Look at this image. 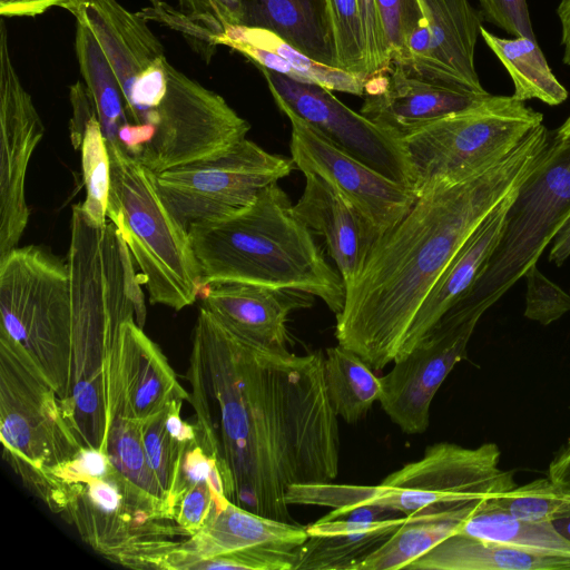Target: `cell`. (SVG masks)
<instances>
[{
  "mask_svg": "<svg viewBox=\"0 0 570 570\" xmlns=\"http://www.w3.org/2000/svg\"><path fill=\"white\" fill-rule=\"evenodd\" d=\"M186 380L198 441L233 503L293 522L288 487L336 479L338 416L320 351L297 355L263 344L202 306Z\"/></svg>",
  "mask_w": 570,
  "mask_h": 570,
  "instance_id": "cell-1",
  "label": "cell"
},
{
  "mask_svg": "<svg viewBox=\"0 0 570 570\" xmlns=\"http://www.w3.org/2000/svg\"><path fill=\"white\" fill-rule=\"evenodd\" d=\"M551 138L541 124L505 157L478 174L417 196L373 246L345 291L337 343L373 371L394 362L426 295L469 236L539 165Z\"/></svg>",
  "mask_w": 570,
  "mask_h": 570,
  "instance_id": "cell-2",
  "label": "cell"
},
{
  "mask_svg": "<svg viewBox=\"0 0 570 570\" xmlns=\"http://www.w3.org/2000/svg\"><path fill=\"white\" fill-rule=\"evenodd\" d=\"M203 285L237 282L321 298L337 315L345 302L338 271L277 183L244 209L188 228Z\"/></svg>",
  "mask_w": 570,
  "mask_h": 570,
  "instance_id": "cell-3",
  "label": "cell"
},
{
  "mask_svg": "<svg viewBox=\"0 0 570 570\" xmlns=\"http://www.w3.org/2000/svg\"><path fill=\"white\" fill-rule=\"evenodd\" d=\"M42 502L98 554L127 568L151 569L185 538L169 504L135 485L100 450L82 446L51 471Z\"/></svg>",
  "mask_w": 570,
  "mask_h": 570,
  "instance_id": "cell-4",
  "label": "cell"
},
{
  "mask_svg": "<svg viewBox=\"0 0 570 570\" xmlns=\"http://www.w3.org/2000/svg\"><path fill=\"white\" fill-rule=\"evenodd\" d=\"M500 458L495 443L464 448L439 442L429 445L420 460L404 464L380 484H292L285 499L288 505L332 508L321 520L336 519L363 505L411 515L429 508L484 501L511 491L518 485L514 472L502 469Z\"/></svg>",
  "mask_w": 570,
  "mask_h": 570,
  "instance_id": "cell-5",
  "label": "cell"
},
{
  "mask_svg": "<svg viewBox=\"0 0 570 570\" xmlns=\"http://www.w3.org/2000/svg\"><path fill=\"white\" fill-rule=\"evenodd\" d=\"M111 166L107 217L125 243L149 301L175 311L195 303L204 288L188 230L165 205L156 174L119 142H108Z\"/></svg>",
  "mask_w": 570,
  "mask_h": 570,
  "instance_id": "cell-6",
  "label": "cell"
},
{
  "mask_svg": "<svg viewBox=\"0 0 570 570\" xmlns=\"http://www.w3.org/2000/svg\"><path fill=\"white\" fill-rule=\"evenodd\" d=\"M0 439L2 456L43 501L51 471L82 448L61 400L26 348L0 327Z\"/></svg>",
  "mask_w": 570,
  "mask_h": 570,
  "instance_id": "cell-7",
  "label": "cell"
},
{
  "mask_svg": "<svg viewBox=\"0 0 570 570\" xmlns=\"http://www.w3.org/2000/svg\"><path fill=\"white\" fill-rule=\"evenodd\" d=\"M2 327L20 343L57 391L69 393L72 316L67 262L38 245L0 256Z\"/></svg>",
  "mask_w": 570,
  "mask_h": 570,
  "instance_id": "cell-8",
  "label": "cell"
},
{
  "mask_svg": "<svg viewBox=\"0 0 570 570\" xmlns=\"http://www.w3.org/2000/svg\"><path fill=\"white\" fill-rule=\"evenodd\" d=\"M543 115L513 96L478 104L403 137L416 196L460 183L505 157Z\"/></svg>",
  "mask_w": 570,
  "mask_h": 570,
  "instance_id": "cell-9",
  "label": "cell"
},
{
  "mask_svg": "<svg viewBox=\"0 0 570 570\" xmlns=\"http://www.w3.org/2000/svg\"><path fill=\"white\" fill-rule=\"evenodd\" d=\"M569 216L570 139L553 137L539 165L518 187L492 255L458 304L491 307L537 264Z\"/></svg>",
  "mask_w": 570,
  "mask_h": 570,
  "instance_id": "cell-10",
  "label": "cell"
},
{
  "mask_svg": "<svg viewBox=\"0 0 570 570\" xmlns=\"http://www.w3.org/2000/svg\"><path fill=\"white\" fill-rule=\"evenodd\" d=\"M295 165L245 138L227 151L156 174L165 205L188 230L250 205L258 194L287 177Z\"/></svg>",
  "mask_w": 570,
  "mask_h": 570,
  "instance_id": "cell-11",
  "label": "cell"
},
{
  "mask_svg": "<svg viewBox=\"0 0 570 570\" xmlns=\"http://www.w3.org/2000/svg\"><path fill=\"white\" fill-rule=\"evenodd\" d=\"M157 115L156 134L136 158L154 174L218 156L250 129L222 96L171 65Z\"/></svg>",
  "mask_w": 570,
  "mask_h": 570,
  "instance_id": "cell-12",
  "label": "cell"
},
{
  "mask_svg": "<svg viewBox=\"0 0 570 570\" xmlns=\"http://www.w3.org/2000/svg\"><path fill=\"white\" fill-rule=\"evenodd\" d=\"M485 311L454 305L380 377L379 402L404 433L420 434L428 430L432 400L453 367L466 357L469 341Z\"/></svg>",
  "mask_w": 570,
  "mask_h": 570,
  "instance_id": "cell-13",
  "label": "cell"
},
{
  "mask_svg": "<svg viewBox=\"0 0 570 570\" xmlns=\"http://www.w3.org/2000/svg\"><path fill=\"white\" fill-rule=\"evenodd\" d=\"M259 70L281 111H292L348 155L414 190V173L401 136L352 110L328 89Z\"/></svg>",
  "mask_w": 570,
  "mask_h": 570,
  "instance_id": "cell-14",
  "label": "cell"
},
{
  "mask_svg": "<svg viewBox=\"0 0 570 570\" xmlns=\"http://www.w3.org/2000/svg\"><path fill=\"white\" fill-rule=\"evenodd\" d=\"M45 135L43 122L13 66L0 23V256L16 247L29 222L27 170Z\"/></svg>",
  "mask_w": 570,
  "mask_h": 570,
  "instance_id": "cell-15",
  "label": "cell"
},
{
  "mask_svg": "<svg viewBox=\"0 0 570 570\" xmlns=\"http://www.w3.org/2000/svg\"><path fill=\"white\" fill-rule=\"evenodd\" d=\"M291 154L303 174H315L333 185L379 230L393 228L411 209L417 196L348 155L318 129L289 110Z\"/></svg>",
  "mask_w": 570,
  "mask_h": 570,
  "instance_id": "cell-16",
  "label": "cell"
},
{
  "mask_svg": "<svg viewBox=\"0 0 570 570\" xmlns=\"http://www.w3.org/2000/svg\"><path fill=\"white\" fill-rule=\"evenodd\" d=\"M307 538L305 527L257 514L230 501L202 530L157 558L151 569H217L220 561L249 550L294 551Z\"/></svg>",
  "mask_w": 570,
  "mask_h": 570,
  "instance_id": "cell-17",
  "label": "cell"
},
{
  "mask_svg": "<svg viewBox=\"0 0 570 570\" xmlns=\"http://www.w3.org/2000/svg\"><path fill=\"white\" fill-rule=\"evenodd\" d=\"M488 95L429 79L391 61L365 81L360 112L403 138L478 104Z\"/></svg>",
  "mask_w": 570,
  "mask_h": 570,
  "instance_id": "cell-18",
  "label": "cell"
},
{
  "mask_svg": "<svg viewBox=\"0 0 570 570\" xmlns=\"http://www.w3.org/2000/svg\"><path fill=\"white\" fill-rule=\"evenodd\" d=\"M114 368L117 399L108 423L117 415L142 423L171 401L188 400L165 354L135 320L120 326Z\"/></svg>",
  "mask_w": 570,
  "mask_h": 570,
  "instance_id": "cell-19",
  "label": "cell"
},
{
  "mask_svg": "<svg viewBox=\"0 0 570 570\" xmlns=\"http://www.w3.org/2000/svg\"><path fill=\"white\" fill-rule=\"evenodd\" d=\"M304 176V190L294 210L313 233L325 239L346 291L360 276L381 234L327 180L315 174Z\"/></svg>",
  "mask_w": 570,
  "mask_h": 570,
  "instance_id": "cell-20",
  "label": "cell"
},
{
  "mask_svg": "<svg viewBox=\"0 0 570 570\" xmlns=\"http://www.w3.org/2000/svg\"><path fill=\"white\" fill-rule=\"evenodd\" d=\"M405 519L377 505L354 508L332 520L320 519L305 527L308 538L297 548L294 570H357Z\"/></svg>",
  "mask_w": 570,
  "mask_h": 570,
  "instance_id": "cell-21",
  "label": "cell"
},
{
  "mask_svg": "<svg viewBox=\"0 0 570 570\" xmlns=\"http://www.w3.org/2000/svg\"><path fill=\"white\" fill-rule=\"evenodd\" d=\"M429 35L420 76L475 92H488L475 69V46L483 16L469 0H419Z\"/></svg>",
  "mask_w": 570,
  "mask_h": 570,
  "instance_id": "cell-22",
  "label": "cell"
},
{
  "mask_svg": "<svg viewBox=\"0 0 570 570\" xmlns=\"http://www.w3.org/2000/svg\"><path fill=\"white\" fill-rule=\"evenodd\" d=\"M203 307L240 333L273 347L287 348L286 323L297 308L309 307V294L237 282L212 283L199 294Z\"/></svg>",
  "mask_w": 570,
  "mask_h": 570,
  "instance_id": "cell-23",
  "label": "cell"
},
{
  "mask_svg": "<svg viewBox=\"0 0 570 570\" xmlns=\"http://www.w3.org/2000/svg\"><path fill=\"white\" fill-rule=\"evenodd\" d=\"M517 189L485 217L445 267L421 304L395 360L406 355L470 292L497 246Z\"/></svg>",
  "mask_w": 570,
  "mask_h": 570,
  "instance_id": "cell-24",
  "label": "cell"
},
{
  "mask_svg": "<svg viewBox=\"0 0 570 570\" xmlns=\"http://www.w3.org/2000/svg\"><path fill=\"white\" fill-rule=\"evenodd\" d=\"M243 23L269 30L314 60L338 68L327 0H243Z\"/></svg>",
  "mask_w": 570,
  "mask_h": 570,
  "instance_id": "cell-25",
  "label": "cell"
},
{
  "mask_svg": "<svg viewBox=\"0 0 570 570\" xmlns=\"http://www.w3.org/2000/svg\"><path fill=\"white\" fill-rule=\"evenodd\" d=\"M409 570H570V558L456 532Z\"/></svg>",
  "mask_w": 570,
  "mask_h": 570,
  "instance_id": "cell-26",
  "label": "cell"
},
{
  "mask_svg": "<svg viewBox=\"0 0 570 570\" xmlns=\"http://www.w3.org/2000/svg\"><path fill=\"white\" fill-rule=\"evenodd\" d=\"M482 501L429 508L406 515L405 521L357 570H400L446 538L459 532L465 519Z\"/></svg>",
  "mask_w": 570,
  "mask_h": 570,
  "instance_id": "cell-27",
  "label": "cell"
},
{
  "mask_svg": "<svg viewBox=\"0 0 570 570\" xmlns=\"http://www.w3.org/2000/svg\"><path fill=\"white\" fill-rule=\"evenodd\" d=\"M480 36L510 75L515 99L523 102L537 99L549 106L567 100L568 90L549 67L537 39L501 38L483 27Z\"/></svg>",
  "mask_w": 570,
  "mask_h": 570,
  "instance_id": "cell-28",
  "label": "cell"
},
{
  "mask_svg": "<svg viewBox=\"0 0 570 570\" xmlns=\"http://www.w3.org/2000/svg\"><path fill=\"white\" fill-rule=\"evenodd\" d=\"M75 49L106 141L118 142L119 128L131 122L127 115L126 100L105 51L92 30L80 18H77Z\"/></svg>",
  "mask_w": 570,
  "mask_h": 570,
  "instance_id": "cell-29",
  "label": "cell"
},
{
  "mask_svg": "<svg viewBox=\"0 0 570 570\" xmlns=\"http://www.w3.org/2000/svg\"><path fill=\"white\" fill-rule=\"evenodd\" d=\"M324 379L330 403L346 423L363 420L380 400L381 379L360 355L340 344L325 350Z\"/></svg>",
  "mask_w": 570,
  "mask_h": 570,
  "instance_id": "cell-30",
  "label": "cell"
},
{
  "mask_svg": "<svg viewBox=\"0 0 570 570\" xmlns=\"http://www.w3.org/2000/svg\"><path fill=\"white\" fill-rule=\"evenodd\" d=\"M183 402L174 400L163 411L140 423L147 462L169 505L184 453L198 439L195 424L181 419Z\"/></svg>",
  "mask_w": 570,
  "mask_h": 570,
  "instance_id": "cell-31",
  "label": "cell"
},
{
  "mask_svg": "<svg viewBox=\"0 0 570 570\" xmlns=\"http://www.w3.org/2000/svg\"><path fill=\"white\" fill-rule=\"evenodd\" d=\"M225 40L246 42L283 57L287 61L283 76L291 79L317 85L331 91L364 96V80L345 70L314 60L269 30L233 26L225 29L218 38V45Z\"/></svg>",
  "mask_w": 570,
  "mask_h": 570,
  "instance_id": "cell-32",
  "label": "cell"
},
{
  "mask_svg": "<svg viewBox=\"0 0 570 570\" xmlns=\"http://www.w3.org/2000/svg\"><path fill=\"white\" fill-rule=\"evenodd\" d=\"M488 500L465 519L459 532L570 558V541L558 532L551 521L518 519L492 507Z\"/></svg>",
  "mask_w": 570,
  "mask_h": 570,
  "instance_id": "cell-33",
  "label": "cell"
},
{
  "mask_svg": "<svg viewBox=\"0 0 570 570\" xmlns=\"http://www.w3.org/2000/svg\"><path fill=\"white\" fill-rule=\"evenodd\" d=\"M101 451L107 454L112 465L135 485L147 494L168 503L147 462L140 423L120 415L114 416L108 423Z\"/></svg>",
  "mask_w": 570,
  "mask_h": 570,
  "instance_id": "cell-34",
  "label": "cell"
},
{
  "mask_svg": "<svg viewBox=\"0 0 570 570\" xmlns=\"http://www.w3.org/2000/svg\"><path fill=\"white\" fill-rule=\"evenodd\" d=\"M80 150L86 188V198L80 205L94 223L104 225L108 222L111 166L107 141L97 114L92 115L86 124Z\"/></svg>",
  "mask_w": 570,
  "mask_h": 570,
  "instance_id": "cell-35",
  "label": "cell"
},
{
  "mask_svg": "<svg viewBox=\"0 0 570 570\" xmlns=\"http://www.w3.org/2000/svg\"><path fill=\"white\" fill-rule=\"evenodd\" d=\"M327 8L338 68L366 81L371 75L358 0H327Z\"/></svg>",
  "mask_w": 570,
  "mask_h": 570,
  "instance_id": "cell-36",
  "label": "cell"
},
{
  "mask_svg": "<svg viewBox=\"0 0 570 570\" xmlns=\"http://www.w3.org/2000/svg\"><path fill=\"white\" fill-rule=\"evenodd\" d=\"M488 502L514 518L535 522H552L570 512V498L564 497L549 478L517 485Z\"/></svg>",
  "mask_w": 570,
  "mask_h": 570,
  "instance_id": "cell-37",
  "label": "cell"
},
{
  "mask_svg": "<svg viewBox=\"0 0 570 570\" xmlns=\"http://www.w3.org/2000/svg\"><path fill=\"white\" fill-rule=\"evenodd\" d=\"M390 63L406 46L411 35L424 24L419 0H374Z\"/></svg>",
  "mask_w": 570,
  "mask_h": 570,
  "instance_id": "cell-38",
  "label": "cell"
},
{
  "mask_svg": "<svg viewBox=\"0 0 570 570\" xmlns=\"http://www.w3.org/2000/svg\"><path fill=\"white\" fill-rule=\"evenodd\" d=\"M527 281L524 316L549 325L570 311V295L531 265L523 275Z\"/></svg>",
  "mask_w": 570,
  "mask_h": 570,
  "instance_id": "cell-39",
  "label": "cell"
},
{
  "mask_svg": "<svg viewBox=\"0 0 570 570\" xmlns=\"http://www.w3.org/2000/svg\"><path fill=\"white\" fill-rule=\"evenodd\" d=\"M153 8H146L137 13L145 20L153 19L181 32L194 50L197 51L204 60L209 62L217 46H219L217 36L205 24L184 13L181 10H174L161 1L153 0Z\"/></svg>",
  "mask_w": 570,
  "mask_h": 570,
  "instance_id": "cell-40",
  "label": "cell"
},
{
  "mask_svg": "<svg viewBox=\"0 0 570 570\" xmlns=\"http://www.w3.org/2000/svg\"><path fill=\"white\" fill-rule=\"evenodd\" d=\"M179 10L210 29L218 38L243 23V0H178Z\"/></svg>",
  "mask_w": 570,
  "mask_h": 570,
  "instance_id": "cell-41",
  "label": "cell"
},
{
  "mask_svg": "<svg viewBox=\"0 0 570 570\" xmlns=\"http://www.w3.org/2000/svg\"><path fill=\"white\" fill-rule=\"evenodd\" d=\"M483 19L514 37L535 39L527 0H478Z\"/></svg>",
  "mask_w": 570,
  "mask_h": 570,
  "instance_id": "cell-42",
  "label": "cell"
},
{
  "mask_svg": "<svg viewBox=\"0 0 570 570\" xmlns=\"http://www.w3.org/2000/svg\"><path fill=\"white\" fill-rule=\"evenodd\" d=\"M364 26L370 75H374L390 65L384 36L377 18L374 0H358Z\"/></svg>",
  "mask_w": 570,
  "mask_h": 570,
  "instance_id": "cell-43",
  "label": "cell"
},
{
  "mask_svg": "<svg viewBox=\"0 0 570 570\" xmlns=\"http://www.w3.org/2000/svg\"><path fill=\"white\" fill-rule=\"evenodd\" d=\"M82 0H0L2 17H36L52 7H61L72 14Z\"/></svg>",
  "mask_w": 570,
  "mask_h": 570,
  "instance_id": "cell-44",
  "label": "cell"
},
{
  "mask_svg": "<svg viewBox=\"0 0 570 570\" xmlns=\"http://www.w3.org/2000/svg\"><path fill=\"white\" fill-rule=\"evenodd\" d=\"M155 134L154 125L128 122L119 128L117 139L130 156L137 158Z\"/></svg>",
  "mask_w": 570,
  "mask_h": 570,
  "instance_id": "cell-45",
  "label": "cell"
},
{
  "mask_svg": "<svg viewBox=\"0 0 570 570\" xmlns=\"http://www.w3.org/2000/svg\"><path fill=\"white\" fill-rule=\"evenodd\" d=\"M548 478L564 497L570 498V439L550 462Z\"/></svg>",
  "mask_w": 570,
  "mask_h": 570,
  "instance_id": "cell-46",
  "label": "cell"
},
{
  "mask_svg": "<svg viewBox=\"0 0 570 570\" xmlns=\"http://www.w3.org/2000/svg\"><path fill=\"white\" fill-rule=\"evenodd\" d=\"M570 256V216L553 237L549 261L561 266Z\"/></svg>",
  "mask_w": 570,
  "mask_h": 570,
  "instance_id": "cell-47",
  "label": "cell"
},
{
  "mask_svg": "<svg viewBox=\"0 0 570 570\" xmlns=\"http://www.w3.org/2000/svg\"><path fill=\"white\" fill-rule=\"evenodd\" d=\"M561 27L562 61L570 67V0H561L557 8Z\"/></svg>",
  "mask_w": 570,
  "mask_h": 570,
  "instance_id": "cell-48",
  "label": "cell"
},
{
  "mask_svg": "<svg viewBox=\"0 0 570 570\" xmlns=\"http://www.w3.org/2000/svg\"><path fill=\"white\" fill-rule=\"evenodd\" d=\"M560 534L570 541V512L552 521Z\"/></svg>",
  "mask_w": 570,
  "mask_h": 570,
  "instance_id": "cell-49",
  "label": "cell"
},
{
  "mask_svg": "<svg viewBox=\"0 0 570 570\" xmlns=\"http://www.w3.org/2000/svg\"><path fill=\"white\" fill-rule=\"evenodd\" d=\"M554 138L570 139V116L564 122L554 131Z\"/></svg>",
  "mask_w": 570,
  "mask_h": 570,
  "instance_id": "cell-50",
  "label": "cell"
}]
</instances>
